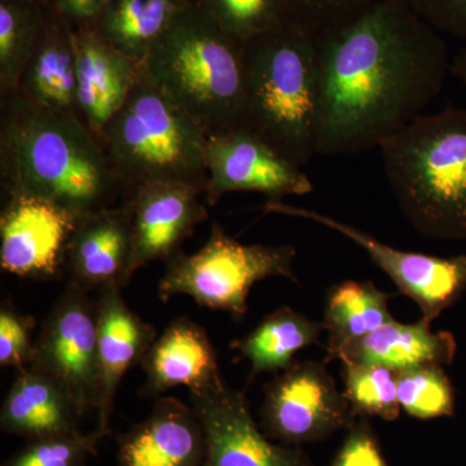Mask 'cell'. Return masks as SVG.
Segmentation results:
<instances>
[{
  "instance_id": "1",
  "label": "cell",
  "mask_w": 466,
  "mask_h": 466,
  "mask_svg": "<svg viewBox=\"0 0 466 466\" xmlns=\"http://www.w3.org/2000/svg\"><path fill=\"white\" fill-rule=\"evenodd\" d=\"M317 155H357L415 121L451 72L449 47L403 0L319 33Z\"/></svg>"
},
{
  "instance_id": "2",
  "label": "cell",
  "mask_w": 466,
  "mask_h": 466,
  "mask_svg": "<svg viewBox=\"0 0 466 466\" xmlns=\"http://www.w3.org/2000/svg\"><path fill=\"white\" fill-rule=\"evenodd\" d=\"M0 97V179L5 195L39 196L78 218L124 200V183L99 137L81 116L46 108L17 90Z\"/></svg>"
},
{
  "instance_id": "3",
  "label": "cell",
  "mask_w": 466,
  "mask_h": 466,
  "mask_svg": "<svg viewBox=\"0 0 466 466\" xmlns=\"http://www.w3.org/2000/svg\"><path fill=\"white\" fill-rule=\"evenodd\" d=\"M142 75L208 137L247 125L244 43L218 25L198 0L156 43Z\"/></svg>"
},
{
  "instance_id": "4",
  "label": "cell",
  "mask_w": 466,
  "mask_h": 466,
  "mask_svg": "<svg viewBox=\"0 0 466 466\" xmlns=\"http://www.w3.org/2000/svg\"><path fill=\"white\" fill-rule=\"evenodd\" d=\"M319 33L288 20L244 43L245 127L302 168L317 155Z\"/></svg>"
},
{
  "instance_id": "5",
  "label": "cell",
  "mask_w": 466,
  "mask_h": 466,
  "mask_svg": "<svg viewBox=\"0 0 466 466\" xmlns=\"http://www.w3.org/2000/svg\"><path fill=\"white\" fill-rule=\"evenodd\" d=\"M379 148L413 228L437 240H466V109L417 116Z\"/></svg>"
},
{
  "instance_id": "6",
  "label": "cell",
  "mask_w": 466,
  "mask_h": 466,
  "mask_svg": "<svg viewBox=\"0 0 466 466\" xmlns=\"http://www.w3.org/2000/svg\"><path fill=\"white\" fill-rule=\"evenodd\" d=\"M208 137L143 75L99 137L126 191L183 183L207 191Z\"/></svg>"
},
{
  "instance_id": "7",
  "label": "cell",
  "mask_w": 466,
  "mask_h": 466,
  "mask_svg": "<svg viewBox=\"0 0 466 466\" xmlns=\"http://www.w3.org/2000/svg\"><path fill=\"white\" fill-rule=\"evenodd\" d=\"M296 257L293 245L241 244L214 222L200 250L179 251L167 260L158 296L162 302L188 296L201 308L226 311L241 320L248 314L254 284L272 276L299 283L293 268Z\"/></svg>"
},
{
  "instance_id": "8",
  "label": "cell",
  "mask_w": 466,
  "mask_h": 466,
  "mask_svg": "<svg viewBox=\"0 0 466 466\" xmlns=\"http://www.w3.org/2000/svg\"><path fill=\"white\" fill-rule=\"evenodd\" d=\"M260 420L272 440L302 447L348 431L357 416L324 361L294 360L266 386Z\"/></svg>"
},
{
  "instance_id": "9",
  "label": "cell",
  "mask_w": 466,
  "mask_h": 466,
  "mask_svg": "<svg viewBox=\"0 0 466 466\" xmlns=\"http://www.w3.org/2000/svg\"><path fill=\"white\" fill-rule=\"evenodd\" d=\"M60 383L82 416L99 410L96 300L66 284L35 339L32 366Z\"/></svg>"
},
{
  "instance_id": "10",
  "label": "cell",
  "mask_w": 466,
  "mask_h": 466,
  "mask_svg": "<svg viewBox=\"0 0 466 466\" xmlns=\"http://www.w3.org/2000/svg\"><path fill=\"white\" fill-rule=\"evenodd\" d=\"M267 213L302 218L341 233L367 251L370 259L391 279L398 290L419 306L422 320L433 323L466 291V256L441 257L410 253L389 247L357 227L334 219L319 211L290 207L281 201H267Z\"/></svg>"
},
{
  "instance_id": "11",
  "label": "cell",
  "mask_w": 466,
  "mask_h": 466,
  "mask_svg": "<svg viewBox=\"0 0 466 466\" xmlns=\"http://www.w3.org/2000/svg\"><path fill=\"white\" fill-rule=\"evenodd\" d=\"M79 218L47 198L8 193L0 213V268L36 281L64 278Z\"/></svg>"
},
{
  "instance_id": "12",
  "label": "cell",
  "mask_w": 466,
  "mask_h": 466,
  "mask_svg": "<svg viewBox=\"0 0 466 466\" xmlns=\"http://www.w3.org/2000/svg\"><path fill=\"white\" fill-rule=\"evenodd\" d=\"M207 165L204 200L208 207H216L231 192H258L268 201H281L288 196L309 195L314 189L302 168L247 127L208 137Z\"/></svg>"
},
{
  "instance_id": "13",
  "label": "cell",
  "mask_w": 466,
  "mask_h": 466,
  "mask_svg": "<svg viewBox=\"0 0 466 466\" xmlns=\"http://www.w3.org/2000/svg\"><path fill=\"white\" fill-rule=\"evenodd\" d=\"M191 403L207 443L202 466H315L300 447L268 441L254 421L247 395L225 379L191 394Z\"/></svg>"
},
{
  "instance_id": "14",
  "label": "cell",
  "mask_w": 466,
  "mask_h": 466,
  "mask_svg": "<svg viewBox=\"0 0 466 466\" xmlns=\"http://www.w3.org/2000/svg\"><path fill=\"white\" fill-rule=\"evenodd\" d=\"M204 191L189 184L149 183L126 193L133 235L131 275L155 260L173 258L180 245L208 219Z\"/></svg>"
},
{
  "instance_id": "15",
  "label": "cell",
  "mask_w": 466,
  "mask_h": 466,
  "mask_svg": "<svg viewBox=\"0 0 466 466\" xmlns=\"http://www.w3.org/2000/svg\"><path fill=\"white\" fill-rule=\"evenodd\" d=\"M131 217L126 202L79 218L67 245L64 278L87 293L130 283Z\"/></svg>"
},
{
  "instance_id": "16",
  "label": "cell",
  "mask_w": 466,
  "mask_h": 466,
  "mask_svg": "<svg viewBox=\"0 0 466 466\" xmlns=\"http://www.w3.org/2000/svg\"><path fill=\"white\" fill-rule=\"evenodd\" d=\"M75 43L76 106L82 121L100 137L139 81L142 64L91 29H75Z\"/></svg>"
},
{
  "instance_id": "17",
  "label": "cell",
  "mask_w": 466,
  "mask_h": 466,
  "mask_svg": "<svg viewBox=\"0 0 466 466\" xmlns=\"http://www.w3.org/2000/svg\"><path fill=\"white\" fill-rule=\"evenodd\" d=\"M97 352L100 370V431L109 433V421L116 390L131 368L142 363L157 339L152 324L126 305L122 288L96 293Z\"/></svg>"
},
{
  "instance_id": "18",
  "label": "cell",
  "mask_w": 466,
  "mask_h": 466,
  "mask_svg": "<svg viewBox=\"0 0 466 466\" xmlns=\"http://www.w3.org/2000/svg\"><path fill=\"white\" fill-rule=\"evenodd\" d=\"M207 443L192 406L159 397L152 413L119 441V466H202Z\"/></svg>"
},
{
  "instance_id": "19",
  "label": "cell",
  "mask_w": 466,
  "mask_h": 466,
  "mask_svg": "<svg viewBox=\"0 0 466 466\" xmlns=\"http://www.w3.org/2000/svg\"><path fill=\"white\" fill-rule=\"evenodd\" d=\"M140 364L147 377L143 394L150 398L177 386L198 394L223 380L207 330L188 318L171 321Z\"/></svg>"
},
{
  "instance_id": "20",
  "label": "cell",
  "mask_w": 466,
  "mask_h": 466,
  "mask_svg": "<svg viewBox=\"0 0 466 466\" xmlns=\"http://www.w3.org/2000/svg\"><path fill=\"white\" fill-rule=\"evenodd\" d=\"M82 413L66 389L50 376L26 368L18 370L0 412L5 433L32 441L81 433Z\"/></svg>"
},
{
  "instance_id": "21",
  "label": "cell",
  "mask_w": 466,
  "mask_h": 466,
  "mask_svg": "<svg viewBox=\"0 0 466 466\" xmlns=\"http://www.w3.org/2000/svg\"><path fill=\"white\" fill-rule=\"evenodd\" d=\"M17 91L46 108L79 116L75 29L51 9L47 8Z\"/></svg>"
},
{
  "instance_id": "22",
  "label": "cell",
  "mask_w": 466,
  "mask_h": 466,
  "mask_svg": "<svg viewBox=\"0 0 466 466\" xmlns=\"http://www.w3.org/2000/svg\"><path fill=\"white\" fill-rule=\"evenodd\" d=\"M458 345L450 332H433L431 323L422 320L415 324H383L375 332L361 337L342 350L339 360L342 363L370 364L390 370L437 364H452Z\"/></svg>"
},
{
  "instance_id": "23",
  "label": "cell",
  "mask_w": 466,
  "mask_h": 466,
  "mask_svg": "<svg viewBox=\"0 0 466 466\" xmlns=\"http://www.w3.org/2000/svg\"><path fill=\"white\" fill-rule=\"evenodd\" d=\"M193 0H109L94 30L126 56L143 64L175 18Z\"/></svg>"
},
{
  "instance_id": "24",
  "label": "cell",
  "mask_w": 466,
  "mask_h": 466,
  "mask_svg": "<svg viewBox=\"0 0 466 466\" xmlns=\"http://www.w3.org/2000/svg\"><path fill=\"white\" fill-rule=\"evenodd\" d=\"M323 321L306 317L296 309H275L250 333L231 343L250 363L249 382L260 373L281 372L294 361L297 352L320 343Z\"/></svg>"
},
{
  "instance_id": "25",
  "label": "cell",
  "mask_w": 466,
  "mask_h": 466,
  "mask_svg": "<svg viewBox=\"0 0 466 466\" xmlns=\"http://www.w3.org/2000/svg\"><path fill=\"white\" fill-rule=\"evenodd\" d=\"M391 294L372 281H343L327 293L323 325L328 333L324 363L339 360L350 343L375 332L383 324L395 320L389 309Z\"/></svg>"
},
{
  "instance_id": "26",
  "label": "cell",
  "mask_w": 466,
  "mask_h": 466,
  "mask_svg": "<svg viewBox=\"0 0 466 466\" xmlns=\"http://www.w3.org/2000/svg\"><path fill=\"white\" fill-rule=\"evenodd\" d=\"M46 14L36 0H0V94L17 90Z\"/></svg>"
},
{
  "instance_id": "27",
  "label": "cell",
  "mask_w": 466,
  "mask_h": 466,
  "mask_svg": "<svg viewBox=\"0 0 466 466\" xmlns=\"http://www.w3.org/2000/svg\"><path fill=\"white\" fill-rule=\"evenodd\" d=\"M342 379L352 412L395 421L400 415L398 370L370 364L342 363Z\"/></svg>"
},
{
  "instance_id": "28",
  "label": "cell",
  "mask_w": 466,
  "mask_h": 466,
  "mask_svg": "<svg viewBox=\"0 0 466 466\" xmlns=\"http://www.w3.org/2000/svg\"><path fill=\"white\" fill-rule=\"evenodd\" d=\"M398 400L404 412L420 420L451 417L455 412V389L437 364L400 370Z\"/></svg>"
},
{
  "instance_id": "29",
  "label": "cell",
  "mask_w": 466,
  "mask_h": 466,
  "mask_svg": "<svg viewBox=\"0 0 466 466\" xmlns=\"http://www.w3.org/2000/svg\"><path fill=\"white\" fill-rule=\"evenodd\" d=\"M218 25L238 42L269 32L288 21L284 0H198Z\"/></svg>"
},
{
  "instance_id": "30",
  "label": "cell",
  "mask_w": 466,
  "mask_h": 466,
  "mask_svg": "<svg viewBox=\"0 0 466 466\" xmlns=\"http://www.w3.org/2000/svg\"><path fill=\"white\" fill-rule=\"evenodd\" d=\"M108 433L99 428L91 434L76 433L34 441L5 466H85L101 438Z\"/></svg>"
},
{
  "instance_id": "31",
  "label": "cell",
  "mask_w": 466,
  "mask_h": 466,
  "mask_svg": "<svg viewBox=\"0 0 466 466\" xmlns=\"http://www.w3.org/2000/svg\"><path fill=\"white\" fill-rule=\"evenodd\" d=\"M35 319L23 314L14 303L0 305V367L23 370L32 366L35 339Z\"/></svg>"
},
{
  "instance_id": "32",
  "label": "cell",
  "mask_w": 466,
  "mask_h": 466,
  "mask_svg": "<svg viewBox=\"0 0 466 466\" xmlns=\"http://www.w3.org/2000/svg\"><path fill=\"white\" fill-rule=\"evenodd\" d=\"M288 20L314 32L342 25L363 14L376 0H284Z\"/></svg>"
},
{
  "instance_id": "33",
  "label": "cell",
  "mask_w": 466,
  "mask_h": 466,
  "mask_svg": "<svg viewBox=\"0 0 466 466\" xmlns=\"http://www.w3.org/2000/svg\"><path fill=\"white\" fill-rule=\"evenodd\" d=\"M330 466H388L381 444L366 417H357L350 426Z\"/></svg>"
},
{
  "instance_id": "34",
  "label": "cell",
  "mask_w": 466,
  "mask_h": 466,
  "mask_svg": "<svg viewBox=\"0 0 466 466\" xmlns=\"http://www.w3.org/2000/svg\"><path fill=\"white\" fill-rule=\"evenodd\" d=\"M441 35L466 39V0H403Z\"/></svg>"
},
{
  "instance_id": "35",
  "label": "cell",
  "mask_w": 466,
  "mask_h": 466,
  "mask_svg": "<svg viewBox=\"0 0 466 466\" xmlns=\"http://www.w3.org/2000/svg\"><path fill=\"white\" fill-rule=\"evenodd\" d=\"M109 0H47V8L73 29H91Z\"/></svg>"
},
{
  "instance_id": "36",
  "label": "cell",
  "mask_w": 466,
  "mask_h": 466,
  "mask_svg": "<svg viewBox=\"0 0 466 466\" xmlns=\"http://www.w3.org/2000/svg\"><path fill=\"white\" fill-rule=\"evenodd\" d=\"M451 73L466 86V48L460 50L451 61Z\"/></svg>"
},
{
  "instance_id": "37",
  "label": "cell",
  "mask_w": 466,
  "mask_h": 466,
  "mask_svg": "<svg viewBox=\"0 0 466 466\" xmlns=\"http://www.w3.org/2000/svg\"><path fill=\"white\" fill-rule=\"evenodd\" d=\"M36 2L42 3V5H45L46 7H47V0H36Z\"/></svg>"
}]
</instances>
